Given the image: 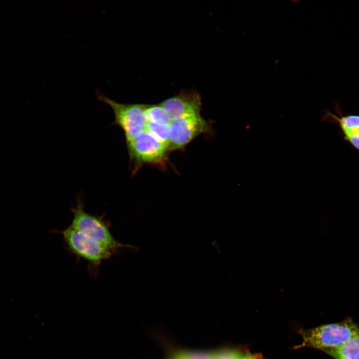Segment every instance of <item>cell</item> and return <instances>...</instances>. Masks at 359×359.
Returning <instances> with one entry per match:
<instances>
[{
	"label": "cell",
	"instance_id": "1",
	"mask_svg": "<svg viewBox=\"0 0 359 359\" xmlns=\"http://www.w3.org/2000/svg\"><path fill=\"white\" fill-rule=\"evenodd\" d=\"M70 210L73 217L69 226L88 239L116 252L127 246L119 242L114 237L110 230L109 223L103 216L94 215L86 211L80 198L78 199L76 205L70 208Z\"/></svg>",
	"mask_w": 359,
	"mask_h": 359
},
{
	"label": "cell",
	"instance_id": "2",
	"mask_svg": "<svg viewBox=\"0 0 359 359\" xmlns=\"http://www.w3.org/2000/svg\"><path fill=\"white\" fill-rule=\"evenodd\" d=\"M359 331V326L351 318L302 332L303 341L299 346L310 347L323 352L334 349Z\"/></svg>",
	"mask_w": 359,
	"mask_h": 359
},
{
	"label": "cell",
	"instance_id": "3",
	"mask_svg": "<svg viewBox=\"0 0 359 359\" xmlns=\"http://www.w3.org/2000/svg\"><path fill=\"white\" fill-rule=\"evenodd\" d=\"M61 234L68 248L74 255L88 262L90 272L93 276L98 272L103 261L110 259L117 252L102 244L90 240L68 226L63 230L56 231Z\"/></svg>",
	"mask_w": 359,
	"mask_h": 359
},
{
	"label": "cell",
	"instance_id": "4",
	"mask_svg": "<svg viewBox=\"0 0 359 359\" xmlns=\"http://www.w3.org/2000/svg\"><path fill=\"white\" fill-rule=\"evenodd\" d=\"M97 96L99 100L108 105L113 110L115 117L113 124L123 130L126 143L137 138L145 131L146 105L118 103L100 93H97Z\"/></svg>",
	"mask_w": 359,
	"mask_h": 359
},
{
	"label": "cell",
	"instance_id": "5",
	"mask_svg": "<svg viewBox=\"0 0 359 359\" xmlns=\"http://www.w3.org/2000/svg\"><path fill=\"white\" fill-rule=\"evenodd\" d=\"M126 144L130 159L134 166L133 172L143 164H164L169 151L167 146L146 131Z\"/></svg>",
	"mask_w": 359,
	"mask_h": 359
},
{
	"label": "cell",
	"instance_id": "6",
	"mask_svg": "<svg viewBox=\"0 0 359 359\" xmlns=\"http://www.w3.org/2000/svg\"><path fill=\"white\" fill-rule=\"evenodd\" d=\"M169 151L180 149L197 136L210 132V127L200 114L173 119L169 125Z\"/></svg>",
	"mask_w": 359,
	"mask_h": 359
},
{
	"label": "cell",
	"instance_id": "7",
	"mask_svg": "<svg viewBox=\"0 0 359 359\" xmlns=\"http://www.w3.org/2000/svg\"><path fill=\"white\" fill-rule=\"evenodd\" d=\"M161 105L172 119L181 116L200 114L201 102L199 96L194 93H182L170 98Z\"/></svg>",
	"mask_w": 359,
	"mask_h": 359
},
{
	"label": "cell",
	"instance_id": "8",
	"mask_svg": "<svg viewBox=\"0 0 359 359\" xmlns=\"http://www.w3.org/2000/svg\"><path fill=\"white\" fill-rule=\"evenodd\" d=\"M322 120L337 124L345 139L359 151V115H342L339 113L337 115L327 111Z\"/></svg>",
	"mask_w": 359,
	"mask_h": 359
},
{
	"label": "cell",
	"instance_id": "9",
	"mask_svg": "<svg viewBox=\"0 0 359 359\" xmlns=\"http://www.w3.org/2000/svg\"><path fill=\"white\" fill-rule=\"evenodd\" d=\"M325 353L334 359H359V331L339 346Z\"/></svg>",
	"mask_w": 359,
	"mask_h": 359
},
{
	"label": "cell",
	"instance_id": "10",
	"mask_svg": "<svg viewBox=\"0 0 359 359\" xmlns=\"http://www.w3.org/2000/svg\"><path fill=\"white\" fill-rule=\"evenodd\" d=\"M145 114L147 122L169 126L172 118L168 112L161 105H146Z\"/></svg>",
	"mask_w": 359,
	"mask_h": 359
},
{
	"label": "cell",
	"instance_id": "11",
	"mask_svg": "<svg viewBox=\"0 0 359 359\" xmlns=\"http://www.w3.org/2000/svg\"><path fill=\"white\" fill-rule=\"evenodd\" d=\"M145 131L169 148L170 139L169 126L147 121Z\"/></svg>",
	"mask_w": 359,
	"mask_h": 359
},
{
	"label": "cell",
	"instance_id": "12",
	"mask_svg": "<svg viewBox=\"0 0 359 359\" xmlns=\"http://www.w3.org/2000/svg\"><path fill=\"white\" fill-rule=\"evenodd\" d=\"M249 359H257L255 358L252 357V356H250Z\"/></svg>",
	"mask_w": 359,
	"mask_h": 359
}]
</instances>
